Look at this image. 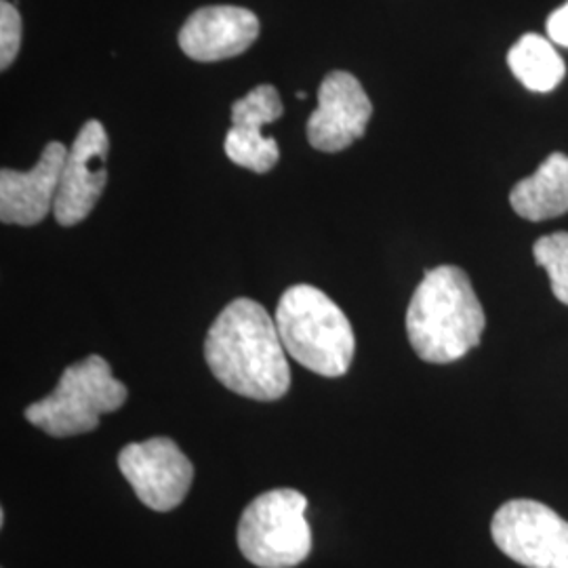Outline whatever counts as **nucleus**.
Segmentation results:
<instances>
[{"mask_svg": "<svg viewBox=\"0 0 568 568\" xmlns=\"http://www.w3.org/2000/svg\"><path fill=\"white\" fill-rule=\"evenodd\" d=\"M495 546L527 568H568V523L532 499H511L497 509Z\"/></svg>", "mask_w": 568, "mask_h": 568, "instance_id": "6", "label": "nucleus"}, {"mask_svg": "<svg viewBox=\"0 0 568 568\" xmlns=\"http://www.w3.org/2000/svg\"><path fill=\"white\" fill-rule=\"evenodd\" d=\"M260 30L262 23L248 9L232 4L203 7L183 23L180 47L190 60H230L257 41Z\"/></svg>", "mask_w": 568, "mask_h": 568, "instance_id": "11", "label": "nucleus"}, {"mask_svg": "<svg viewBox=\"0 0 568 568\" xmlns=\"http://www.w3.org/2000/svg\"><path fill=\"white\" fill-rule=\"evenodd\" d=\"M509 203L528 222H546L568 213L567 154H549L532 175L514 185Z\"/></svg>", "mask_w": 568, "mask_h": 568, "instance_id": "12", "label": "nucleus"}, {"mask_svg": "<svg viewBox=\"0 0 568 568\" xmlns=\"http://www.w3.org/2000/svg\"><path fill=\"white\" fill-rule=\"evenodd\" d=\"M108 152L110 138L100 121H89L68 150L61 169L60 187L53 215L63 227L81 224L102 199L108 183Z\"/></svg>", "mask_w": 568, "mask_h": 568, "instance_id": "8", "label": "nucleus"}, {"mask_svg": "<svg viewBox=\"0 0 568 568\" xmlns=\"http://www.w3.org/2000/svg\"><path fill=\"white\" fill-rule=\"evenodd\" d=\"M224 150L232 163L253 173L272 171L281 159L278 143L274 138H265L264 129L232 126L225 135Z\"/></svg>", "mask_w": 568, "mask_h": 568, "instance_id": "14", "label": "nucleus"}, {"mask_svg": "<svg viewBox=\"0 0 568 568\" xmlns=\"http://www.w3.org/2000/svg\"><path fill=\"white\" fill-rule=\"evenodd\" d=\"M284 349L300 365L323 377H342L354 358V331L342 307L312 284L284 291L276 307Z\"/></svg>", "mask_w": 568, "mask_h": 568, "instance_id": "3", "label": "nucleus"}, {"mask_svg": "<svg viewBox=\"0 0 568 568\" xmlns=\"http://www.w3.org/2000/svg\"><path fill=\"white\" fill-rule=\"evenodd\" d=\"M532 255L537 265L548 272L556 300L568 305V232L539 239L532 246Z\"/></svg>", "mask_w": 568, "mask_h": 568, "instance_id": "16", "label": "nucleus"}, {"mask_svg": "<svg viewBox=\"0 0 568 568\" xmlns=\"http://www.w3.org/2000/svg\"><path fill=\"white\" fill-rule=\"evenodd\" d=\"M276 321L253 300H234L209 328L204 358L215 379L230 392L272 403L291 387V368L284 356Z\"/></svg>", "mask_w": 568, "mask_h": 568, "instance_id": "1", "label": "nucleus"}, {"mask_svg": "<svg viewBox=\"0 0 568 568\" xmlns=\"http://www.w3.org/2000/svg\"><path fill=\"white\" fill-rule=\"evenodd\" d=\"M546 28H548L549 41L568 49V2L549 16Z\"/></svg>", "mask_w": 568, "mask_h": 568, "instance_id": "18", "label": "nucleus"}, {"mask_svg": "<svg viewBox=\"0 0 568 568\" xmlns=\"http://www.w3.org/2000/svg\"><path fill=\"white\" fill-rule=\"evenodd\" d=\"M307 499L295 488H274L248 504L239 525V548L260 568H293L312 551Z\"/></svg>", "mask_w": 568, "mask_h": 568, "instance_id": "5", "label": "nucleus"}, {"mask_svg": "<svg viewBox=\"0 0 568 568\" xmlns=\"http://www.w3.org/2000/svg\"><path fill=\"white\" fill-rule=\"evenodd\" d=\"M514 77L535 93H549L565 81L567 65L554 42L539 34H525L508 53Z\"/></svg>", "mask_w": 568, "mask_h": 568, "instance_id": "13", "label": "nucleus"}, {"mask_svg": "<svg viewBox=\"0 0 568 568\" xmlns=\"http://www.w3.org/2000/svg\"><path fill=\"white\" fill-rule=\"evenodd\" d=\"M485 326V310L462 267L427 270L406 312L408 342L422 361L448 365L464 358L480 344Z\"/></svg>", "mask_w": 568, "mask_h": 568, "instance_id": "2", "label": "nucleus"}, {"mask_svg": "<svg viewBox=\"0 0 568 568\" xmlns=\"http://www.w3.org/2000/svg\"><path fill=\"white\" fill-rule=\"evenodd\" d=\"M119 467L143 506L171 511L182 506L194 480V466L171 438H150L122 448Z\"/></svg>", "mask_w": 568, "mask_h": 568, "instance_id": "7", "label": "nucleus"}, {"mask_svg": "<svg viewBox=\"0 0 568 568\" xmlns=\"http://www.w3.org/2000/svg\"><path fill=\"white\" fill-rule=\"evenodd\" d=\"M283 112L278 91L272 84H260L232 105V126L264 129L265 124L278 121Z\"/></svg>", "mask_w": 568, "mask_h": 568, "instance_id": "15", "label": "nucleus"}, {"mask_svg": "<svg viewBox=\"0 0 568 568\" xmlns=\"http://www.w3.org/2000/svg\"><path fill=\"white\" fill-rule=\"evenodd\" d=\"M126 387L112 375L102 356L93 354L68 366L58 387L26 408V419L53 438L87 434L100 426V417L126 403Z\"/></svg>", "mask_w": 568, "mask_h": 568, "instance_id": "4", "label": "nucleus"}, {"mask_svg": "<svg viewBox=\"0 0 568 568\" xmlns=\"http://www.w3.org/2000/svg\"><path fill=\"white\" fill-rule=\"evenodd\" d=\"M373 114L363 84L349 72H331L318 89V105L307 121V142L321 152H342L366 133Z\"/></svg>", "mask_w": 568, "mask_h": 568, "instance_id": "9", "label": "nucleus"}, {"mask_svg": "<svg viewBox=\"0 0 568 568\" xmlns=\"http://www.w3.org/2000/svg\"><path fill=\"white\" fill-rule=\"evenodd\" d=\"M68 159V148L49 142L39 163L30 171L2 169L0 173V220L2 224H41L53 211L60 187L61 169Z\"/></svg>", "mask_w": 568, "mask_h": 568, "instance_id": "10", "label": "nucleus"}, {"mask_svg": "<svg viewBox=\"0 0 568 568\" xmlns=\"http://www.w3.org/2000/svg\"><path fill=\"white\" fill-rule=\"evenodd\" d=\"M21 18L16 4L0 2V68L7 70L20 53Z\"/></svg>", "mask_w": 568, "mask_h": 568, "instance_id": "17", "label": "nucleus"}]
</instances>
